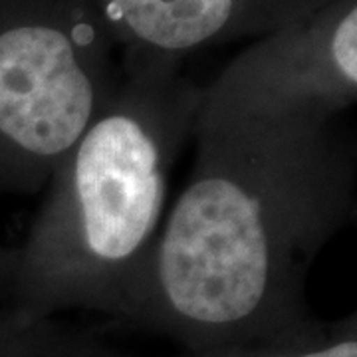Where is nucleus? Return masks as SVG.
Here are the masks:
<instances>
[{"label":"nucleus","mask_w":357,"mask_h":357,"mask_svg":"<svg viewBox=\"0 0 357 357\" xmlns=\"http://www.w3.org/2000/svg\"><path fill=\"white\" fill-rule=\"evenodd\" d=\"M191 177L121 312L189 340L304 335L306 280L356 217V145L326 126L197 128Z\"/></svg>","instance_id":"f257e3e1"},{"label":"nucleus","mask_w":357,"mask_h":357,"mask_svg":"<svg viewBox=\"0 0 357 357\" xmlns=\"http://www.w3.org/2000/svg\"><path fill=\"white\" fill-rule=\"evenodd\" d=\"M201 91L175 60L123 56L114 100L56 167L16 250L14 312H121L163 225L169 175L195 135Z\"/></svg>","instance_id":"f03ea898"},{"label":"nucleus","mask_w":357,"mask_h":357,"mask_svg":"<svg viewBox=\"0 0 357 357\" xmlns=\"http://www.w3.org/2000/svg\"><path fill=\"white\" fill-rule=\"evenodd\" d=\"M93 0H0V195H32L123 79Z\"/></svg>","instance_id":"7ed1b4c3"},{"label":"nucleus","mask_w":357,"mask_h":357,"mask_svg":"<svg viewBox=\"0 0 357 357\" xmlns=\"http://www.w3.org/2000/svg\"><path fill=\"white\" fill-rule=\"evenodd\" d=\"M357 100V0L258 38L201 91L197 128L326 126Z\"/></svg>","instance_id":"20e7f679"},{"label":"nucleus","mask_w":357,"mask_h":357,"mask_svg":"<svg viewBox=\"0 0 357 357\" xmlns=\"http://www.w3.org/2000/svg\"><path fill=\"white\" fill-rule=\"evenodd\" d=\"M328 0H93L123 56L178 62L191 52L262 38Z\"/></svg>","instance_id":"39448f33"},{"label":"nucleus","mask_w":357,"mask_h":357,"mask_svg":"<svg viewBox=\"0 0 357 357\" xmlns=\"http://www.w3.org/2000/svg\"><path fill=\"white\" fill-rule=\"evenodd\" d=\"M264 357H357V340L354 332L333 335L328 342L302 347L296 351H280Z\"/></svg>","instance_id":"423d86ee"},{"label":"nucleus","mask_w":357,"mask_h":357,"mask_svg":"<svg viewBox=\"0 0 357 357\" xmlns=\"http://www.w3.org/2000/svg\"><path fill=\"white\" fill-rule=\"evenodd\" d=\"M14 264H16V250H6L0 246V290H8L13 280Z\"/></svg>","instance_id":"0eeeda50"}]
</instances>
